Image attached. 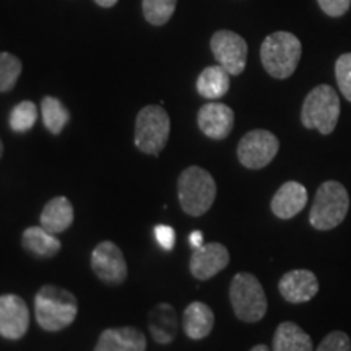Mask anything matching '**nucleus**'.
Here are the masks:
<instances>
[{
  "instance_id": "1",
  "label": "nucleus",
  "mask_w": 351,
  "mask_h": 351,
  "mask_svg": "<svg viewBox=\"0 0 351 351\" xmlns=\"http://www.w3.org/2000/svg\"><path fill=\"white\" fill-rule=\"evenodd\" d=\"M78 314V301L67 289L46 285L34 296V315L46 332H60L72 326Z\"/></svg>"
},
{
  "instance_id": "2",
  "label": "nucleus",
  "mask_w": 351,
  "mask_h": 351,
  "mask_svg": "<svg viewBox=\"0 0 351 351\" xmlns=\"http://www.w3.org/2000/svg\"><path fill=\"white\" fill-rule=\"evenodd\" d=\"M178 197L184 213L202 217L212 208L217 199L213 176L200 166H189L178 179Z\"/></svg>"
},
{
  "instance_id": "3",
  "label": "nucleus",
  "mask_w": 351,
  "mask_h": 351,
  "mask_svg": "<svg viewBox=\"0 0 351 351\" xmlns=\"http://www.w3.org/2000/svg\"><path fill=\"white\" fill-rule=\"evenodd\" d=\"M302 54L301 41L293 33L276 32L263 39L261 60L270 77L285 80L291 77Z\"/></svg>"
},
{
  "instance_id": "4",
  "label": "nucleus",
  "mask_w": 351,
  "mask_h": 351,
  "mask_svg": "<svg viewBox=\"0 0 351 351\" xmlns=\"http://www.w3.org/2000/svg\"><path fill=\"white\" fill-rule=\"evenodd\" d=\"M230 301L234 315L245 324H256L265 317L267 296L257 276L241 271L232 276L230 285Z\"/></svg>"
},
{
  "instance_id": "5",
  "label": "nucleus",
  "mask_w": 351,
  "mask_h": 351,
  "mask_svg": "<svg viewBox=\"0 0 351 351\" xmlns=\"http://www.w3.org/2000/svg\"><path fill=\"white\" fill-rule=\"evenodd\" d=\"M340 117V98L330 85H317L306 96L301 109V122L306 129H315L322 135L335 130Z\"/></svg>"
},
{
  "instance_id": "6",
  "label": "nucleus",
  "mask_w": 351,
  "mask_h": 351,
  "mask_svg": "<svg viewBox=\"0 0 351 351\" xmlns=\"http://www.w3.org/2000/svg\"><path fill=\"white\" fill-rule=\"evenodd\" d=\"M350 208V197L343 184L326 181L315 192V199L311 207L309 221L315 230H333L343 221Z\"/></svg>"
},
{
  "instance_id": "7",
  "label": "nucleus",
  "mask_w": 351,
  "mask_h": 351,
  "mask_svg": "<svg viewBox=\"0 0 351 351\" xmlns=\"http://www.w3.org/2000/svg\"><path fill=\"white\" fill-rule=\"evenodd\" d=\"M171 119L161 106L150 104L140 109L135 119L134 143L145 155L158 156L169 140Z\"/></svg>"
},
{
  "instance_id": "8",
  "label": "nucleus",
  "mask_w": 351,
  "mask_h": 351,
  "mask_svg": "<svg viewBox=\"0 0 351 351\" xmlns=\"http://www.w3.org/2000/svg\"><path fill=\"white\" fill-rule=\"evenodd\" d=\"M280 150V142L270 130L247 132L238 145V160L247 169H262L270 165Z\"/></svg>"
},
{
  "instance_id": "9",
  "label": "nucleus",
  "mask_w": 351,
  "mask_h": 351,
  "mask_svg": "<svg viewBox=\"0 0 351 351\" xmlns=\"http://www.w3.org/2000/svg\"><path fill=\"white\" fill-rule=\"evenodd\" d=\"M210 47L217 62L225 67L231 75H241L247 64V43L238 33L219 29L210 39Z\"/></svg>"
},
{
  "instance_id": "10",
  "label": "nucleus",
  "mask_w": 351,
  "mask_h": 351,
  "mask_svg": "<svg viewBox=\"0 0 351 351\" xmlns=\"http://www.w3.org/2000/svg\"><path fill=\"white\" fill-rule=\"evenodd\" d=\"M91 270L106 285H121L127 278V262L112 241H101L91 252Z\"/></svg>"
},
{
  "instance_id": "11",
  "label": "nucleus",
  "mask_w": 351,
  "mask_h": 351,
  "mask_svg": "<svg viewBox=\"0 0 351 351\" xmlns=\"http://www.w3.org/2000/svg\"><path fill=\"white\" fill-rule=\"evenodd\" d=\"M29 328V309L19 295L0 296V335L7 340L23 339Z\"/></svg>"
},
{
  "instance_id": "12",
  "label": "nucleus",
  "mask_w": 351,
  "mask_h": 351,
  "mask_svg": "<svg viewBox=\"0 0 351 351\" xmlns=\"http://www.w3.org/2000/svg\"><path fill=\"white\" fill-rule=\"evenodd\" d=\"M228 263H230V252H228L226 245L221 243H208L192 251L189 269L194 278L207 282L221 270H225Z\"/></svg>"
},
{
  "instance_id": "13",
  "label": "nucleus",
  "mask_w": 351,
  "mask_h": 351,
  "mask_svg": "<svg viewBox=\"0 0 351 351\" xmlns=\"http://www.w3.org/2000/svg\"><path fill=\"white\" fill-rule=\"evenodd\" d=\"M197 124L202 134L207 135L208 138L223 140L231 134L232 125H234V112L226 104L210 101L199 109Z\"/></svg>"
},
{
  "instance_id": "14",
  "label": "nucleus",
  "mask_w": 351,
  "mask_h": 351,
  "mask_svg": "<svg viewBox=\"0 0 351 351\" xmlns=\"http://www.w3.org/2000/svg\"><path fill=\"white\" fill-rule=\"evenodd\" d=\"M278 291L291 304L311 301L319 293V280L311 270L298 269L287 271L278 283Z\"/></svg>"
},
{
  "instance_id": "15",
  "label": "nucleus",
  "mask_w": 351,
  "mask_h": 351,
  "mask_svg": "<svg viewBox=\"0 0 351 351\" xmlns=\"http://www.w3.org/2000/svg\"><path fill=\"white\" fill-rule=\"evenodd\" d=\"M96 351H143L147 350V337L135 327L106 328L99 335Z\"/></svg>"
},
{
  "instance_id": "16",
  "label": "nucleus",
  "mask_w": 351,
  "mask_h": 351,
  "mask_svg": "<svg viewBox=\"0 0 351 351\" xmlns=\"http://www.w3.org/2000/svg\"><path fill=\"white\" fill-rule=\"evenodd\" d=\"M306 187L296 181H288L275 192L274 199L270 202V208L275 217L280 219H289L296 217L306 207Z\"/></svg>"
},
{
  "instance_id": "17",
  "label": "nucleus",
  "mask_w": 351,
  "mask_h": 351,
  "mask_svg": "<svg viewBox=\"0 0 351 351\" xmlns=\"http://www.w3.org/2000/svg\"><path fill=\"white\" fill-rule=\"evenodd\" d=\"M182 327L191 340H204L215 327V314L212 307L202 301L191 302L182 315Z\"/></svg>"
},
{
  "instance_id": "18",
  "label": "nucleus",
  "mask_w": 351,
  "mask_h": 351,
  "mask_svg": "<svg viewBox=\"0 0 351 351\" xmlns=\"http://www.w3.org/2000/svg\"><path fill=\"white\" fill-rule=\"evenodd\" d=\"M41 226L52 234L67 231L73 223V207L67 197H54L44 205L41 212Z\"/></svg>"
},
{
  "instance_id": "19",
  "label": "nucleus",
  "mask_w": 351,
  "mask_h": 351,
  "mask_svg": "<svg viewBox=\"0 0 351 351\" xmlns=\"http://www.w3.org/2000/svg\"><path fill=\"white\" fill-rule=\"evenodd\" d=\"M21 245H23L25 251L41 258L54 257L60 251V247H62V244L56 238V234H52V232L43 226L26 228L23 234H21Z\"/></svg>"
},
{
  "instance_id": "20",
  "label": "nucleus",
  "mask_w": 351,
  "mask_h": 351,
  "mask_svg": "<svg viewBox=\"0 0 351 351\" xmlns=\"http://www.w3.org/2000/svg\"><path fill=\"white\" fill-rule=\"evenodd\" d=\"M230 75L231 73L219 64L210 65V67L202 70L199 78H197V91L202 98H223L230 91Z\"/></svg>"
},
{
  "instance_id": "21",
  "label": "nucleus",
  "mask_w": 351,
  "mask_h": 351,
  "mask_svg": "<svg viewBox=\"0 0 351 351\" xmlns=\"http://www.w3.org/2000/svg\"><path fill=\"white\" fill-rule=\"evenodd\" d=\"M275 351H311L314 350L313 340L307 333L302 330L295 322H282L276 327L274 335Z\"/></svg>"
},
{
  "instance_id": "22",
  "label": "nucleus",
  "mask_w": 351,
  "mask_h": 351,
  "mask_svg": "<svg viewBox=\"0 0 351 351\" xmlns=\"http://www.w3.org/2000/svg\"><path fill=\"white\" fill-rule=\"evenodd\" d=\"M41 114L44 127L52 135H59L70 121L69 109L64 106L62 101L59 98H54V96H44L41 101Z\"/></svg>"
},
{
  "instance_id": "23",
  "label": "nucleus",
  "mask_w": 351,
  "mask_h": 351,
  "mask_svg": "<svg viewBox=\"0 0 351 351\" xmlns=\"http://www.w3.org/2000/svg\"><path fill=\"white\" fill-rule=\"evenodd\" d=\"M161 319L163 317H161L160 313L153 309L150 313V320H148L152 337L158 343H171L176 337V328H178V320H176L173 306L165 302V320Z\"/></svg>"
},
{
  "instance_id": "24",
  "label": "nucleus",
  "mask_w": 351,
  "mask_h": 351,
  "mask_svg": "<svg viewBox=\"0 0 351 351\" xmlns=\"http://www.w3.org/2000/svg\"><path fill=\"white\" fill-rule=\"evenodd\" d=\"M38 121V108L33 101H21L12 109L8 124L10 129L16 134H25L32 130Z\"/></svg>"
},
{
  "instance_id": "25",
  "label": "nucleus",
  "mask_w": 351,
  "mask_h": 351,
  "mask_svg": "<svg viewBox=\"0 0 351 351\" xmlns=\"http://www.w3.org/2000/svg\"><path fill=\"white\" fill-rule=\"evenodd\" d=\"M178 0H142L143 16L153 26L168 23L176 12Z\"/></svg>"
},
{
  "instance_id": "26",
  "label": "nucleus",
  "mask_w": 351,
  "mask_h": 351,
  "mask_svg": "<svg viewBox=\"0 0 351 351\" xmlns=\"http://www.w3.org/2000/svg\"><path fill=\"white\" fill-rule=\"evenodd\" d=\"M21 75V62L16 56L10 52L0 54V91L8 93L15 88Z\"/></svg>"
},
{
  "instance_id": "27",
  "label": "nucleus",
  "mask_w": 351,
  "mask_h": 351,
  "mask_svg": "<svg viewBox=\"0 0 351 351\" xmlns=\"http://www.w3.org/2000/svg\"><path fill=\"white\" fill-rule=\"evenodd\" d=\"M335 77L341 95L351 101V52L339 57L335 64Z\"/></svg>"
},
{
  "instance_id": "28",
  "label": "nucleus",
  "mask_w": 351,
  "mask_h": 351,
  "mask_svg": "<svg viewBox=\"0 0 351 351\" xmlns=\"http://www.w3.org/2000/svg\"><path fill=\"white\" fill-rule=\"evenodd\" d=\"M317 350L319 351H350L351 340L345 332L335 330L328 333L326 339L320 341Z\"/></svg>"
},
{
  "instance_id": "29",
  "label": "nucleus",
  "mask_w": 351,
  "mask_h": 351,
  "mask_svg": "<svg viewBox=\"0 0 351 351\" xmlns=\"http://www.w3.org/2000/svg\"><path fill=\"white\" fill-rule=\"evenodd\" d=\"M319 7L328 16H343L350 10L351 0H317Z\"/></svg>"
},
{
  "instance_id": "30",
  "label": "nucleus",
  "mask_w": 351,
  "mask_h": 351,
  "mask_svg": "<svg viewBox=\"0 0 351 351\" xmlns=\"http://www.w3.org/2000/svg\"><path fill=\"white\" fill-rule=\"evenodd\" d=\"M155 238L158 241V244L165 249V251H173L174 244H176V231L174 228H171L168 225H158L155 226Z\"/></svg>"
},
{
  "instance_id": "31",
  "label": "nucleus",
  "mask_w": 351,
  "mask_h": 351,
  "mask_svg": "<svg viewBox=\"0 0 351 351\" xmlns=\"http://www.w3.org/2000/svg\"><path fill=\"white\" fill-rule=\"evenodd\" d=\"M189 244H191L192 249H197L200 247V245H204V232L192 231L191 236H189Z\"/></svg>"
},
{
  "instance_id": "32",
  "label": "nucleus",
  "mask_w": 351,
  "mask_h": 351,
  "mask_svg": "<svg viewBox=\"0 0 351 351\" xmlns=\"http://www.w3.org/2000/svg\"><path fill=\"white\" fill-rule=\"evenodd\" d=\"M117 2H119V0H95V3H98V5L103 8H111L116 5Z\"/></svg>"
},
{
  "instance_id": "33",
  "label": "nucleus",
  "mask_w": 351,
  "mask_h": 351,
  "mask_svg": "<svg viewBox=\"0 0 351 351\" xmlns=\"http://www.w3.org/2000/svg\"><path fill=\"white\" fill-rule=\"evenodd\" d=\"M270 348L267 345H256V346H252L251 348V351H269Z\"/></svg>"
}]
</instances>
